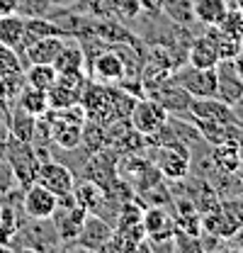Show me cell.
<instances>
[{"label":"cell","mask_w":243,"mask_h":253,"mask_svg":"<svg viewBox=\"0 0 243 253\" xmlns=\"http://www.w3.org/2000/svg\"><path fill=\"white\" fill-rule=\"evenodd\" d=\"M44 117L49 120V134H51V144H56L66 151L81 149V139H83V126H85V112L81 105H71V107H61V110H46Z\"/></svg>","instance_id":"obj_1"},{"label":"cell","mask_w":243,"mask_h":253,"mask_svg":"<svg viewBox=\"0 0 243 253\" xmlns=\"http://www.w3.org/2000/svg\"><path fill=\"white\" fill-rule=\"evenodd\" d=\"M5 161L12 168L15 183L17 188H30L37 180V170L41 166V158L37 156V149L32 141H17L7 134V144H5Z\"/></svg>","instance_id":"obj_2"},{"label":"cell","mask_w":243,"mask_h":253,"mask_svg":"<svg viewBox=\"0 0 243 253\" xmlns=\"http://www.w3.org/2000/svg\"><path fill=\"white\" fill-rule=\"evenodd\" d=\"M149 158L165 180H185L190 175V168H192V151L185 141L153 146Z\"/></svg>","instance_id":"obj_3"},{"label":"cell","mask_w":243,"mask_h":253,"mask_svg":"<svg viewBox=\"0 0 243 253\" xmlns=\"http://www.w3.org/2000/svg\"><path fill=\"white\" fill-rule=\"evenodd\" d=\"M85 214H88V212L76 202L73 195L61 197L59 205H56V212L51 214V226H54V231H56L59 244L73 246V241L78 239V231H81V226H83V221H85Z\"/></svg>","instance_id":"obj_4"},{"label":"cell","mask_w":243,"mask_h":253,"mask_svg":"<svg viewBox=\"0 0 243 253\" xmlns=\"http://www.w3.org/2000/svg\"><path fill=\"white\" fill-rule=\"evenodd\" d=\"M168 110L158 102V100H153L151 95H144V97H139L136 102H134V107H131V112H129V125L134 126L139 134H144V136H149L153 131H158L161 126L168 122Z\"/></svg>","instance_id":"obj_5"},{"label":"cell","mask_w":243,"mask_h":253,"mask_svg":"<svg viewBox=\"0 0 243 253\" xmlns=\"http://www.w3.org/2000/svg\"><path fill=\"white\" fill-rule=\"evenodd\" d=\"M88 73L85 71H76V73H59L56 83L46 90L49 95V107L51 110H61V107H71L78 105L81 95L88 85Z\"/></svg>","instance_id":"obj_6"},{"label":"cell","mask_w":243,"mask_h":253,"mask_svg":"<svg viewBox=\"0 0 243 253\" xmlns=\"http://www.w3.org/2000/svg\"><path fill=\"white\" fill-rule=\"evenodd\" d=\"M170 78L192 97H216V71L214 68H200V66L185 63Z\"/></svg>","instance_id":"obj_7"},{"label":"cell","mask_w":243,"mask_h":253,"mask_svg":"<svg viewBox=\"0 0 243 253\" xmlns=\"http://www.w3.org/2000/svg\"><path fill=\"white\" fill-rule=\"evenodd\" d=\"M90 61V68H88V78L90 81H97V83H105V85H115L124 81L129 76L126 71V61L120 51L112 46V49H105L100 54H95Z\"/></svg>","instance_id":"obj_8"},{"label":"cell","mask_w":243,"mask_h":253,"mask_svg":"<svg viewBox=\"0 0 243 253\" xmlns=\"http://www.w3.org/2000/svg\"><path fill=\"white\" fill-rule=\"evenodd\" d=\"M112 234H115V226L105 217L88 212L81 231H78V239L73 241V246L81 249V251H105V246L112 239Z\"/></svg>","instance_id":"obj_9"},{"label":"cell","mask_w":243,"mask_h":253,"mask_svg":"<svg viewBox=\"0 0 243 253\" xmlns=\"http://www.w3.org/2000/svg\"><path fill=\"white\" fill-rule=\"evenodd\" d=\"M39 185H44L46 190H51L56 197H68L73 195V188H76V175L68 166L63 163H56V161H41L39 170H37V180Z\"/></svg>","instance_id":"obj_10"},{"label":"cell","mask_w":243,"mask_h":253,"mask_svg":"<svg viewBox=\"0 0 243 253\" xmlns=\"http://www.w3.org/2000/svg\"><path fill=\"white\" fill-rule=\"evenodd\" d=\"M56 205H59V197L39 183H32L30 188L22 190V212L27 214L30 221L51 219V214L56 212Z\"/></svg>","instance_id":"obj_11"},{"label":"cell","mask_w":243,"mask_h":253,"mask_svg":"<svg viewBox=\"0 0 243 253\" xmlns=\"http://www.w3.org/2000/svg\"><path fill=\"white\" fill-rule=\"evenodd\" d=\"M144 234L153 244V249L175 239V219L165 212L163 205H153L144 210Z\"/></svg>","instance_id":"obj_12"},{"label":"cell","mask_w":243,"mask_h":253,"mask_svg":"<svg viewBox=\"0 0 243 253\" xmlns=\"http://www.w3.org/2000/svg\"><path fill=\"white\" fill-rule=\"evenodd\" d=\"M190 117L204 120V122H224V125H236L234 105L219 100V97H192L190 102Z\"/></svg>","instance_id":"obj_13"},{"label":"cell","mask_w":243,"mask_h":253,"mask_svg":"<svg viewBox=\"0 0 243 253\" xmlns=\"http://www.w3.org/2000/svg\"><path fill=\"white\" fill-rule=\"evenodd\" d=\"M214 71H216V97L229 105H236L243 97V78L239 76L234 61L221 59L214 66Z\"/></svg>","instance_id":"obj_14"},{"label":"cell","mask_w":243,"mask_h":253,"mask_svg":"<svg viewBox=\"0 0 243 253\" xmlns=\"http://www.w3.org/2000/svg\"><path fill=\"white\" fill-rule=\"evenodd\" d=\"M212 168L221 175H236L243 166V151H241V139H226L221 144L212 146Z\"/></svg>","instance_id":"obj_15"},{"label":"cell","mask_w":243,"mask_h":253,"mask_svg":"<svg viewBox=\"0 0 243 253\" xmlns=\"http://www.w3.org/2000/svg\"><path fill=\"white\" fill-rule=\"evenodd\" d=\"M149 95H151L153 100H158V102L168 110V115H187V112H190L192 95L187 93L185 88H180L173 78H168L163 85L153 88Z\"/></svg>","instance_id":"obj_16"},{"label":"cell","mask_w":243,"mask_h":253,"mask_svg":"<svg viewBox=\"0 0 243 253\" xmlns=\"http://www.w3.org/2000/svg\"><path fill=\"white\" fill-rule=\"evenodd\" d=\"M44 37H66V39H73V34L66 30V27L56 25V22H51V20H46L41 15H25L22 49L27 44H32V42H37V39H44ZM20 56H22V51H20Z\"/></svg>","instance_id":"obj_17"},{"label":"cell","mask_w":243,"mask_h":253,"mask_svg":"<svg viewBox=\"0 0 243 253\" xmlns=\"http://www.w3.org/2000/svg\"><path fill=\"white\" fill-rule=\"evenodd\" d=\"M73 197H76V202L85 210V212H92V214H100L102 210H105V205H107V190L102 188V185H97L95 180H88V178H83L81 183H76V188H73Z\"/></svg>","instance_id":"obj_18"},{"label":"cell","mask_w":243,"mask_h":253,"mask_svg":"<svg viewBox=\"0 0 243 253\" xmlns=\"http://www.w3.org/2000/svg\"><path fill=\"white\" fill-rule=\"evenodd\" d=\"M66 37H44L27 44L22 49V61L25 63H54V59L59 56L61 46H63Z\"/></svg>","instance_id":"obj_19"},{"label":"cell","mask_w":243,"mask_h":253,"mask_svg":"<svg viewBox=\"0 0 243 253\" xmlns=\"http://www.w3.org/2000/svg\"><path fill=\"white\" fill-rule=\"evenodd\" d=\"M37 131V117L25 112L22 107L12 105L10 115H7V134L17 141H32Z\"/></svg>","instance_id":"obj_20"},{"label":"cell","mask_w":243,"mask_h":253,"mask_svg":"<svg viewBox=\"0 0 243 253\" xmlns=\"http://www.w3.org/2000/svg\"><path fill=\"white\" fill-rule=\"evenodd\" d=\"M85 51L78 42H63L59 56L54 59L56 73H76V71H85Z\"/></svg>","instance_id":"obj_21"},{"label":"cell","mask_w":243,"mask_h":253,"mask_svg":"<svg viewBox=\"0 0 243 253\" xmlns=\"http://www.w3.org/2000/svg\"><path fill=\"white\" fill-rule=\"evenodd\" d=\"M221 61L214 44L207 39V34H200L197 39H192L190 49H187V63L190 66H200V68H214Z\"/></svg>","instance_id":"obj_22"},{"label":"cell","mask_w":243,"mask_h":253,"mask_svg":"<svg viewBox=\"0 0 243 253\" xmlns=\"http://www.w3.org/2000/svg\"><path fill=\"white\" fill-rule=\"evenodd\" d=\"M22 34H25V15L10 12V15L0 17V44H7L20 54L22 51Z\"/></svg>","instance_id":"obj_23"},{"label":"cell","mask_w":243,"mask_h":253,"mask_svg":"<svg viewBox=\"0 0 243 253\" xmlns=\"http://www.w3.org/2000/svg\"><path fill=\"white\" fill-rule=\"evenodd\" d=\"M229 10L226 0H192V17L202 22L204 27H214L224 20Z\"/></svg>","instance_id":"obj_24"},{"label":"cell","mask_w":243,"mask_h":253,"mask_svg":"<svg viewBox=\"0 0 243 253\" xmlns=\"http://www.w3.org/2000/svg\"><path fill=\"white\" fill-rule=\"evenodd\" d=\"M15 105H17V107H22L25 112L34 115V117H41V115L49 110V95H46V90H39V88L25 85V88H22V93L17 95Z\"/></svg>","instance_id":"obj_25"},{"label":"cell","mask_w":243,"mask_h":253,"mask_svg":"<svg viewBox=\"0 0 243 253\" xmlns=\"http://www.w3.org/2000/svg\"><path fill=\"white\" fill-rule=\"evenodd\" d=\"M59 73L54 68V63H27V71H25V81L32 88H39V90H49L54 83H56Z\"/></svg>","instance_id":"obj_26"},{"label":"cell","mask_w":243,"mask_h":253,"mask_svg":"<svg viewBox=\"0 0 243 253\" xmlns=\"http://www.w3.org/2000/svg\"><path fill=\"white\" fill-rule=\"evenodd\" d=\"M207 39L214 44V49H216V54H219V59H234L239 51H241V42H236L234 37H229L224 30H219L216 25L214 27H207Z\"/></svg>","instance_id":"obj_27"},{"label":"cell","mask_w":243,"mask_h":253,"mask_svg":"<svg viewBox=\"0 0 243 253\" xmlns=\"http://www.w3.org/2000/svg\"><path fill=\"white\" fill-rule=\"evenodd\" d=\"M219 30H224L229 37H234L236 42H243V12L236 7V5H229L224 20L216 25Z\"/></svg>","instance_id":"obj_28"},{"label":"cell","mask_w":243,"mask_h":253,"mask_svg":"<svg viewBox=\"0 0 243 253\" xmlns=\"http://www.w3.org/2000/svg\"><path fill=\"white\" fill-rule=\"evenodd\" d=\"M20 71H25L22 56L12 46L0 44V76H10V73H20Z\"/></svg>","instance_id":"obj_29"},{"label":"cell","mask_w":243,"mask_h":253,"mask_svg":"<svg viewBox=\"0 0 243 253\" xmlns=\"http://www.w3.org/2000/svg\"><path fill=\"white\" fill-rule=\"evenodd\" d=\"M0 110L5 115H10V110H12V100H10V93H7V85H5L2 76H0Z\"/></svg>","instance_id":"obj_30"},{"label":"cell","mask_w":243,"mask_h":253,"mask_svg":"<svg viewBox=\"0 0 243 253\" xmlns=\"http://www.w3.org/2000/svg\"><path fill=\"white\" fill-rule=\"evenodd\" d=\"M10 12H20V0H0V17Z\"/></svg>","instance_id":"obj_31"},{"label":"cell","mask_w":243,"mask_h":253,"mask_svg":"<svg viewBox=\"0 0 243 253\" xmlns=\"http://www.w3.org/2000/svg\"><path fill=\"white\" fill-rule=\"evenodd\" d=\"M234 115H236V125L243 129V97L236 102V105H234Z\"/></svg>","instance_id":"obj_32"},{"label":"cell","mask_w":243,"mask_h":253,"mask_svg":"<svg viewBox=\"0 0 243 253\" xmlns=\"http://www.w3.org/2000/svg\"><path fill=\"white\" fill-rule=\"evenodd\" d=\"M231 61H234V66H236V71H239V76H241V78H243V51H239V54H236V56H234Z\"/></svg>","instance_id":"obj_33"}]
</instances>
